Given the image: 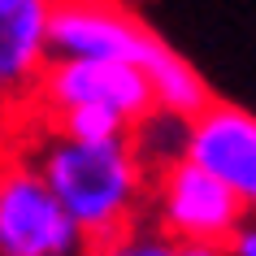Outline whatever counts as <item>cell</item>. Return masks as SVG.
Segmentation results:
<instances>
[{
  "instance_id": "cell-2",
  "label": "cell",
  "mask_w": 256,
  "mask_h": 256,
  "mask_svg": "<svg viewBox=\"0 0 256 256\" xmlns=\"http://www.w3.org/2000/svg\"><path fill=\"white\" fill-rule=\"evenodd\" d=\"M161 35L126 0H52L48 61H126L144 66Z\"/></svg>"
},
{
  "instance_id": "cell-7",
  "label": "cell",
  "mask_w": 256,
  "mask_h": 256,
  "mask_svg": "<svg viewBox=\"0 0 256 256\" xmlns=\"http://www.w3.org/2000/svg\"><path fill=\"white\" fill-rule=\"evenodd\" d=\"M52 0H0V113L26 104L48 66Z\"/></svg>"
},
{
  "instance_id": "cell-4",
  "label": "cell",
  "mask_w": 256,
  "mask_h": 256,
  "mask_svg": "<svg viewBox=\"0 0 256 256\" xmlns=\"http://www.w3.org/2000/svg\"><path fill=\"white\" fill-rule=\"evenodd\" d=\"M87 248L66 208L52 200L30 161L0 170V256H61Z\"/></svg>"
},
{
  "instance_id": "cell-8",
  "label": "cell",
  "mask_w": 256,
  "mask_h": 256,
  "mask_svg": "<svg viewBox=\"0 0 256 256\" xmlns=\"http://www.w3.org/2000/svg\"><path fill=\"white\" fill-rule=\"evenodd\" d=\"M139 70H144V78H148L152 108H161V113H174V118H187L191 122L196 113H204V108L217 100L213 82L204 78L178 48H170L165 40L152 48V56Z\"/></svg>"
},
{
  "instance_id": "cell-1",
  "label": "cell",
  "mask_w": 256,
  "mask_h": 256,
  "mask_svg": "<svg viewBox=\"0 0 256 256\" xmlns=\"http://www.w3.org/2000/svg\"><path fill=\"white\" fill-rule=\"evenodd\" d=\"M35 174L52 200L66 208L87 248H100L113 234L130 230L148 204V170L135 161L130 144H70L48 135L35 144Z\"/></svg>"
},
{
  "instance_id": "cell-5",
  "label": "cell",
  "mask_w": 256,
  "mask_h": 256,
  "mask_svg": "<svg viewBox=\"0 0 256 256\" xmlns=\"http://www.w3.org/2000/svg\"><path fill=\"white\" fill-rule=\"evenodd\" d=\"M30 100L48 118L66 108H108L135 126L144 113H152L148 78L126 61H48Z\"/></svg>"
},
{
  "instance_id": "cell-11",
  "label": "cell",
  "mask_w": 256,
  "mask_h": 256,
  "mask_svg": "<svg viewBox=\"0 0 256 256\" xmlns=\"http://www.w3.org/2000/svg\"><path fill=\"white\" fill-rule=\"evenodd\" d=\"M92 256H178V243L165 239L156 226H130L122 230V234H113L108 243H100V248H87Z\"/></svg>"
},
{
  "instance_id": "cell-12",
  "label": "cell",
  "mask_w": 256,
  "mask_h": 256,
  "mask_svg": "<svg viewBox=\"0 0 256 256\" xmlns=\"http://www.w3.org/2000/svg\"><path fill=\"white\" fill-rule=\"evenodd\" d=\"M226 256H256V217H248L226 243Z\"/></svg>"
},
{
  "instance_id": "cell-3",
  "label": "cell",
  "mask_w": 256,
  "mask_h": 256,
  "mask_svg": "<svg viewBox=\"0 0 256 256\" xmlns=\"http://www.w3.org/2000/svg\"><path fill=\"white\" fill-rule=\"evenodd\" d=\"M148 208L156 230L174 243L226 248L230 234L248 222V208L191 161H174L148 178Z\"/></svg>"
},
{
  "instance_id": "cell-15",
  "label": "cell",
  "mask_w": 256,
  "mask_h": 256,
  "mask_svg": "<svg viewBox=\"0 0 256 256\" xmlns=\"http://www.w3.org/2000/svg\"><path fill=\"white\" fill-rule=\"evenodd\" d=\"M61 256H92V252H87V248H78V252H61Z\"/></svg>"
},
{
  "instance_id": "cell-14",
  "label": "cell",
  "mask_w": 256,
  "mask_h": 256,
  "mask_svg": "<svg viewBox=\"0 0 256 256\" xmlns=\"http://www.w3.org/2000/svg\"><path fill=\"white\" fill-rule=\"evenodd\" d=\"M178 256H226V248H208V243H178Z\"/></svg>"
},
{
  "instance_id": "cell-10",
  "label": "cell",
  "mask_w": 256,
  "mask_h": 256,
  "mask_svg": "<svg viewBox=\"0 0 256 256\" xmlns=\"http://www.w3.org/2000/svg\"><path fill=\"white\" fill-rule=\"evenodd\" d=\"M48 126L56 139H70V144H122L130 135V122H122L108 108H66V113H52Z\"/></svg>"
},
{
  "instance_id": "cell-13",
  "label": "cell",
  "mask_w": 256,
  "mask_h": 256,
  "mask_svg": "<svg viewBox=\"0 0 256 256\" xmlns=\"http://www.w3.org/2000/svg\"><path fill=\"white\" fill-rule=\"evenodd\" d=\"M14 161V139H9V122H4V113H0V170Z\"/></svg>"
},
{
  "instance_id": "cell-9",
  "label": "cell",
  "mask_w": 256,
  "mask_h": 256,
  "mask_svg": "<svg viewBox=\"0 0 256 256\" xmlns=\"http://www.w3.org/2000/svg\"><path fill=\"white\" fill-rule=\"evenodd\" d=\"M130 152H135V161L156 174L165 165L182 161V152H187V118H174V113H161V108H152L144 118L130 126V135H126Z\"/></svg>"
},
{
  "instance_id": "cell-6",
  "label": "cell",
  "mask_w": 256,
  "mask_h": 256,
  "mask_svg": "<svg viewBox=\"0 0 256 256\" xmlns=\"http://www.w3.org/2000/svg\"><path fill=\"white\" fill-rule=\"evenodd\" d=\"M182 161L222 182L234 200L256 217V113L234 100L213 104L187 122V152Z\"/></svg>"
}]
</instances>
